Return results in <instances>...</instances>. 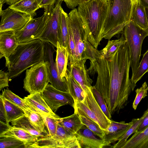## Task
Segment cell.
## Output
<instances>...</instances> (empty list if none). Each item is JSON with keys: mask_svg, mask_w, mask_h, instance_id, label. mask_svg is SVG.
Returning <instances> with one entry per match:
<instances>
[{"mask_svg": "<svg viewBox=\"0 0 148 148\" xmlns=\"http://www.w3.org/2000/svg\"><path fill=\"white\" fill-rule=\"evenodd\" d=\"M69 16L62 8L60 10L61 42L60 44L67 48L69 31L67 19Z\"/></svg>", "mask_w": 148, "mask_h": 148, "instance_id": "cell-34", "label": "cell"}, {"mask_svg": "<svg viewBox=\"0 0 148 148\" xmlns=\"http://www.w3.org/2000/svg\"><path fill=\"white\" fill-rule=\"evenodd\" d=\"M145 8H148V0H138Z\"/></svg>", "mask_w": 148, "mask_h": 148, "instance_id": "cell-46", "label": "cell"}, {"mask_svg": "<svg viewBox=\"0 0 148 148\" xmlns=\"http://www.w3.org/2000/svg\"><path fill=\"white\" fill-rule=\"evenodd\" d=\"M56 0H42L39 4L40 8L44 9L49 7H53Z\"/></svg>", "mask_w": 148, "mask_h": 148, "instance_id": "cell-43", "label": "cell"}, {"mask_svg": "<svg viewBox=\"0 0 148 148\" xmlns=\"http://www.w3.org/2000/svg\"><path fill=\"white\" fill-rule=\"evenodd\" d=\"M10 122L12 126H15L25 130L38 139L49 136L39 132L25 114Z\"/></svg>", "mask_w": 148, "mask_h": 148, "instance_id": "cell-26", "label": "cell"}, {"mask_svg": "<svg viewBox=\"0 0 148 148\" xmlns=\"http://www.w3.org/2000/svg\"><path fill=\"white\" fill-rule=\"evenodd\" d=\"M123 33L129 49L132 75L139 65L142 45L145 38L148 36V30L140 27L130 20L126 24Z\"/></svg>", "mask_w": 148, "mask_h": 148, "instance_id": "cell-6", "label": "cell"}, {"mask_svg": "<svg viewBox=\"0 0 148 148\" xmlns=\"http://www.w3.org/2000/svg\"><path fill=\"white\" fill-rule=\"evenodd\" d=\"M54 7L45 9L42 16L36 18H32L21 29L15 32L19 43L38 39L52 14Z\"/></svg>", "mask_w": 148, "mask_h": 148, "instance_id": "cell-9", "label": "cell"}, {"mask_svg": "<svg viewBox=\"0 0 148 148\" xmlns=\"http://www.w3.org/2000/svg\"><path fill=\"white\" fill-rule=\"evenodd\" d=\"M90 88L97 102L102 111L108 118L110 119L111 115L108 109L105 100L102 96L94 86H92Z\"/></svg>", "mask_w": 148, "mask_h": 148, "instance_id": "cell-38", "label": "cell"}, {"mask_svg": "<svg viewBox=\"0 0 148 148\" xmlns=\"http://www.w3.org/2000/svg\"><path fill=\"white\" fill-rule=\"evenodd\" d=\"M52 137L56 141L58 148H80L75 135L68 132L58 123L56 134Z\"/></svg>", "mask_w": 148, "mask_h": 148, "instance_id": "cell-19", "label": "cell"}, {"mask_svg": "<svg viewBox=\"0 0 148 148\" xmlns=\"http://www.w3.org/2000/svg\"><path fill=\"white\" fill-rule=\"evenodd\" d=\"M65 78L68 92L73 98L74 102L82 101L85 97V92L67 70Z\"/></svg>", "mask_w": 148, "mask_h": 148, "instance_id": "cell-25", "label": "cell"}, {"mask_svg": "<svg viewBox=\"0 0 148 148\" xmlns=\"http://www.w3.org/2000/svg\"><path fill=\"white\" fill-rule=\"evenodd\" d=\"M106 0L108 1V0Z\"/></svg>", "mask_w": 148, "mask_h": 148, "instance_id": "cell-51", "label": "cell"}, {"mask_svg": "<svg viewBox=\"0 0 148 148\" xmlns=\"http://www.w3.org/2000/svg\"><path fill=\"white\" fill-rule=\"evenodd\" d=\"M44 53V42L39 39L19 43L5 62L9 81L29 68L43 61Z\"/></svg>", "mask_w": 148, "mask_h": 148, "instance_id": "cell-3", "label": "cell"}, {"mask_svg": "<svg viewBox=\"0 0 148 148\" xmlns=\"http://www.w3.org/2000/svg\"><path fill=\"white\" fill-rule=\"evenodd\" d=\"M26 148L23 141L16 138L7 137L1 138L0 148Z\"/></svg>", "mask_w": 148, "mask_h": 148, "instance_id": "cell-36", "label": "cell"}, {"mask_svg": "<svg viewBox=\"0 0 148 148\" xmlns=\"http://www.w3.org/2000/svg\"><path fill=\"white\" fill-rule=\"evenodd\" d=\"M74 112L78 114L82 123L84 125L92 131L97 136L101 139H103L104 136V130L97 123L79 111L74 110Z\"/></svg>", "mask_w": 148, "mask_h": 148, "instance_id": "cell-30", "label": "cell"}, {"mask_svg": "<svg viewBox=\"0 0 148 148\" xmlns=\"http://www.w3.org/2000/svg\"><path fill=\"white\" fill-rule=\"evenodd\" d=\"M55 63L59 77L62 80L66 79L67 66L69 63V52L67 48L57 43Z\"/></svg>", "mask_w": 148, "mask_h": 148, "instance_id": "cell-21", "label": "cell"}, {"mask_svg": "<svg viewBox=\"0 0 148 148\" xmlns=\"http://www.w3.org/2000/svg\"><path fill=\"white\" fill-rule=\"evenodd\" d=\"M148 91V86L146 82L143 84L141 87L136 90V97L132 105L133 108L134 110L136 109L138 105L142 99L147 96Z\"/></svg>", "mask_w": 148, "mask_h": 148, "instance_id": "cell-39", "label": "cell"}, {"mask_svg": "<svg viewBox=\"0 0 148 148\" xmlns=\"http://www.w3.org/2000/svg\"><path fill=\"white\" fill-rule=\"evenodd\" d=\"M85 96L81 101L75 102L74 110L82 112L97 123L103 129L110 125L111 120L106 116L97 102L90 88H87Z\"/></svg>", "mask_w": 148, "mask_h": 148, "instance_id": "cell-8", "label": "cell"}, {"mask_svg": "<svg viewBox=\"0 0 148 148\" xmlns=\"http://www.w3.org/2000/svg\"><path fill=\"white\" fill-rule=\"evenodd\" d=\"M67 21L69 63L84 59L89 60L90 64L94 63L101 56V51L95 48L88 40L84 23L77 9L70 11Z\"/></svg>", "mask_w": 148, "mask_h": 148, "instance_id": "cell-2", "label": "cell"}, {"mask_svg": "<svg viewBox=\"0 0 148 148\" xmlns=\"http://www.w3.org/2000/svg\"><path fill=\"white\" fill-rule=\"evenodd\" d=\"M145 10L146 13L147 22L148 25V8H145Z\"/></svg>", "mask_w": 148, "mask_h": 148, "instance_id": "cell-48", "label": "cell"}, {"mask_svg": "<svg viewBox=\"0 0 148 148\" xmlns=\"http://www.w3.org/2000/svg\"><path fill=\"white\" fill-rule=\"evenodd\" d=\"M108 1L90 0L79 4L77 10L84 23L88 40L97 49L108 10Z\"/></svg>", "mask_w": 148, "mask_h": 148, "instance_id": "cell-4", "label": "cell"}, {"mask_svg": "<svg viewBox=\"0 0 148 148\" xmlns=\"http://www.w3.org/2000/svg\"><path fill=\"white\" fill-rule=\"evenodd\" d=\"M9 81L8 72H5L1 70L0 71V90L5 87L9 86Z\"/></svg>", "mask_w": 148, "mask_h": 148, "instance_id": "cell-41", "label": "cell"}, {"mask_svg": "<svg viewBox=\"0 0 148 148\" xmlns=\"http://www.w3.org/2000/svg\"><path fill=\"white\" fill-rule=\"evenodd\" d=\"M90 0H78V5L79 4L87 2Z\"/></svg>", "mask_w": 148, "mask_h": 148, "instance_id": "cell-47", "label": "cell"}, {"mask_svg": "<svg viewBox=\"0 0 148 148\" xmlns=\"http://www.w3.org/2000/svg\"><path fill=\"white\" fill-rule=\"evenodd\" d=\"M131 1L133 3H135L137 1V0H131Z\"/></svg>", "mask_w": 148, "mask_h": 148, "instance_id": "cell-49", "label": "cell"}, {"mask_svg": "<svg viewBox=\"0 0 148 148\" xmlns=\"http://www.w3.org/2000/svg\"><path fill=\"white\" fill-rule=\"evenodd\" d=\"M19 43L15 32L8 30L0 32V58L4 57L6 62Z\"/></svg>", "mask_w": 148, "mask_h": 148, "instance_id": "cell-17", "label": "cell"}, {"mask_svg": "<svg viewBox=\"0 0 148 148\" xmlns=\"http://www.w3.org/2000/svg\"><path fill=\"white\" fill-rule=\"evenodd\" d=\"M64 1L69 8L73 9L78 5V0H61Z\"/></svg>", "mask_w": 148, "mask_h": 148, "instance_id": "cell-44", "label": "cell"}, {"mask_svg": "<svg viewBox=\"0 0 148 148\" xmlns=\"http://www.w3.org/2000/svg\"><path fill=\"white\" fill-rule=\"evenodd\" d=\"M11 137L20 140L26 144V148L34 143L38 139L25 130L15 126H11L8 129L0 133V138Z\"/></svg>", "mask_w": 148, "mask_h": 148, "instance_id": "cell-20", "label": "cell"}, {"mask_svg": "<svg viewBox=\"0 0 148 148\" xmlns=\"http://www.w3.org/2000/svg\"><path fill=\"white\" fill-rule=\"evenodd\" d=\"M69 133L75 135L84 126L76 112L68 116L61 118L58 122Z\"/></svg>", "mask_w": 148, "mask_h": 148, "instance_id": "cell-27", "label": "cell"}, {"mask_svg": "<svg viewBox=\"0 0 148 148\" xmlns=\"http://www.w3.org/2000/svg\"><path fill=\"white\" fill-rule=\"evenodd\" d=\"M62 2L57 0L52 14L38 39L43 42H49L56 48L58 42L60 44L61 42L60 10Z\"/></svg>", "mask_w": 148, "mask_h": 148, "instance_id": "cell-10", "label": "cell"}, {"mask_svg": "<svg viewBox=\"0 0 148 148\" xmlns=\"http://www.w3.org/2000/svg\"><path fill=\"white\" fill-rule=\"evenodd\" d=\"M23 82L24 88L30 94L42 92L49 82L47 62L41 61L27 69Z\"/></svg>", "mask_w": 148, "mask_h": 148, "instance_id": "cell-7", "label": "cell"}, {"mask_svg": "<svg viewBox=\"0 0 148 148\" xmlns=\"http://www.w3.org/2000/svg\"><path fill=\"white\" fill-rule=\"evenodd\" d=\"M145 115L136 132H140L148 127V109L145 112Z\"/></svg>", "mask_w": 148, "mask_h": 148, "instance_id": "cell-42", "label": "cell"}, {"mask_svg": "<svg viewBox=\"0 0 148 148\" xmlns=\"http://www.w3.org/2000/svg\"><path fill=\"white\" fill-rule=\"evenodd\" d=\"M1 20L0 32L12 30L15 32L23 28L29 21L33 18L29 15L8 7L0 11Z\"/></svg>", "mask_w": 148, "mask_h": 148, "instance_id": "cell-11", "label": "cell"}, {"mask_svg": "<svg viewBox=\"0 0 148 148\" xmlns=\"http://www.w3.org/2000/svg\"><path fill=\"white\" fill-rule=\"evenodd\" d=\"M42 97L51 110L55 113L59 108L69 105L74 108L75 102L69 92H64L54 88L48 84L41 92Z\"/></svg>", "mask_w": 148, "mask_h": 148, "instance_id": "cell-12", "label": "cell"}, {"mask_svg": "<svg viewBox=\"0 0 148 148\" xmlns=\"http://www.w3.org/2000/svg\"><path fill=\"white\" fill-rule=\"evenodd\" d=\"M75 135L80 148H102L110 145L85 125Z\"/></svg>", "mask_w": 148, "mask_h": 148, "instance_id": "cell-14", "label": "cell"}, {"mask_svg": "<svg viewBox=\"0 0 148 148\" xmlns=\"http://www.w3.org/2000/svg\"><path fill=\"white\" fill-rule=\"evenodd\" d=\"M145 115V112L140 118L134 119V121L125 133L119 139L117 143L111 147L113 148H121L127 140L128 138L137 131Z\"/></svg>", "mask_w": 148, "mask_h": 148, "instance_id": "cell-32", "label": "cell"}, {"mask_svg": "<svg viewBox=\"0 0 148 148\" xmlns=\"http://www.w3.org/2000/svg\"><path fill=\"white\" fill-rule=\"evenodd\" d=\"M133 3L131 0H108V10L102 30L103 38L109 40L121 33L130 20Z\"/></svg>", "mask_w": 148, "mask_h": 148, "instance_id": "cell-5", "label": "cell"}, {"mask_svg": "<svg viewBox=\"0 0 148 148\" xmlns=\"http://www.w3.org/2000/svg\"><path fill=\"white\" fill-rule=\"evenodd\" d=\"M42 0H37L38 3L40 4V3Z\"/></svg>", "mask_w": 148, "mask_h": 148, "instance_id": "cell-50", "label": "cell"}, {"mask_svg": "<svg viewBox=\"0 0 148 148\" xmlns=\"http://www.w3.org/2000/svg\"><path fill=\"white\" fill-rule=\"evenodd\" d=\"M148 72V49L144 54L142 59L134 74L130 80L135 85L140 80L145 74Z\"/></svg>", "mask_w": 148, "mask_h": 148, "instance_id": "cell-33", "label": "cell"}, {"mask_svg": "<svg viewBox=\"0 0 148 148\" xmlns=\"http://www.w3.org/2000/svg\"><path fill=\"white\" fill-rule=\"evenodd\" d=\"M86 60H81L72 64L69 62L67 69L85 92L88 88L91 87L93 82L86 66Z\"/></svg>", "mask_w": 148, "mask_h": 148, "instance_id": "cell-15", "label": "cell"}, {"mask_svg": "<svg viewBox=\"0 0 148 148\" xmlns=\"http://www.w3.org/2000/svg\"><path fill=\"white\" fill-rule=\"evenodd\" d=\"M121 148H148V127L140 132H135Z\"/></svg>", "mask_w": 148, "mask_h": 148, "instance_id": "cell-22", "label": "cell"}, {"mask_svg": "<svg viewBox=\"0 0 148 148\" xmlns=\"http://www.w3.org/2000/svg\"><path fill=\"white\" fill-rule=\"evenodd\" d=\"M21 0H0L3 4L6 3V4L11 5L16 3Z\"/></svg>", "mask_w": 148, "mask_h": 148, "instance_id": "cell-45", "label": "cell"}, {"mask_svg": "<svg viewBox=\"0 0 148 148\" xmlns=\"http://www.w3.org/2000/svg\"><path fill=\"white\" fill-rule=\"evenodd\" d=\"M4 98L16 105L23 110H31L30 107L22 99L12 92L11 90L4 89L1 95Z\"/></svg>", "mask_w": 148, "mask_h": 148, "instance_id": "cell-35", "label": "cell"}, {"mask_svg": "<svg viewBox=\"0 0 148 148\" xmlns=\"http://www.w3.org/2000/svg\"><path fill=\"white\" fill-rule=\"evenodd\" d=\"M130 20L140 27L148 30V25L145 8L137 0L133 3Z\"/></svg>", "mask_w": 148, "mask_h": 148, "instance_id": "cell-23", "label": "cell"}, {"mask_svg": "<svg viewBox=\"0 0 148 148\" xmlns=\"http://www.w3.org/2000/svg\"><path fill=\"white\" fill-rule=\"evenodd\" d=\"M6 112L8 122L14 120L25 114L22 109L4 98L1 96Z\"/></svg>", "mask_w": 148, "mask_h": 148, "instance_id": "cell-29", "label": "cell"}, {"mask_svg": "<svg viewBox=\"0 0 148 148\" xmlns=\"http://www.w3.org/2000/svg\"><path fill=\"white\" fill-rule=\"evenodd\" d=\"M134 121V119L128 123H125L124 121L117 122L111 120L108 127L103 130L104 136L103 140L110 145L118 141L132 126Z\"/></svg>", "mask_w": 148, "mask_h": 148, "instance_id": "cell-16", "label": "cell"}, {"mask_svg": "<svg viewBox=\"0 0 148 148\" xmlns=\"http://www.w3.org/2000/svg\"><path fill=\"white\" fill-rule=\"evenodd\" d=\"M8 7L29 15L32 18L36 15V11L40 8L37 0H21Z\"/></svg>", "mask_w": 148, "mask_h": 148, "instance_id": "cell-24", "label": "cell"}, {"mask_svg": "<svg viewBox=\"0 0 148 148\" xmlns=\"http://www.w3.org/2000/svg\"><path fill=\"white\" fill-rule=\"evenodd\" d=\"M32 110L42 114L55 117H59L47 105L41 93L30 94L23 99Z\"/></svg>", "mask_w": 148, "mask_h": 148, "instance_id": "cell-18", "label": "cell"}, {"mask_svg": "<svg viewBox=\"0 0 148 148\" xmlns=\"http://www.w3.org/2000/svg\"><path fill=\"white\" fill-rule=\"evenodd\" d=\"M23 110L25 114L39 132L49 136L44 119L40 113L30 110Z\"/></svg>", "mask_w": 148, "mask_h": 148, "instance_id": "cell-28", "label": "cell"}, {"mask_svg": "<svg viewBox=\"0 0 148 148\" xmlns=\"http://www.w3.org/2000/svg\"><path fill=\"white\" fill-rule=\"evenodd\" d=\"M125 40V36L122 32L121 35L119 39L108 40L106 47L100 50L101 56L104 58L110 57Z\"/></svg>", "mask_w": 148, "mask_h": 148, "instance_id": "cell-31", "label": "cell"}, {"mask_svg": "<svg viewBox=\"0 0 148 148\" xmlns=\"http://www.w3.org/2000/svg\"><path fill=\"white\" fill-rule=\"evenodd\" d=\"M130 67L129 49L125 40L110 57L100 56L88 69L90 75L97 74L94 86L102 96L111 115L127 105L136 86L130 79Z\"/></svg>", "mask_w": 148, "mask_h": 148, "instance_id": "cell-1", "label": "cell"}, {"mask_svg": "<svg viewBox=\"0 0 148 148\" xmlns=\"http://www.w3.org/2000/svg\"><path fill=\"white\" fill-rule=\"evenodd\" d=\"M45 53L43 61L47 63L49 82L55 88L64 92H68L66 79H61L59 77L55 62L53 59V54L56 51L53 46L48 42H44Z\"/></svg>", "mask_w": 148, "mask_h": 148, "instance_id": "cell-13", "label": "cell"}, {"mask_svg": "<svg viewBox=\"0 0 148 148\" xmlns=\"http://www.w3.org/2000/svg\"><path fill=\"white\" fill-rule=\"evenodd\" d=\"M40 114L44 119L49 136L53 137L56 134L58 124L61 117H56Z\"/></svg>", "mask_w": 148, "mask_h": 148, "instance_id": "cell-37", "label": "cell"}, {"mask_svg": "<svg viewBox=\"0 0 148 148\" xmlns=\"http://www.w3.org/2000/svg\"><path fill=\"white\" fill-rule=\"evenodd\" d=\"M0 123L10 126L8 122L7 114L1 95L0 96Z\"/></svg>", "mask_w": 148, "mask_h": 148, "instance_id": "cell-40", "label": "cell"}]
</instances>
